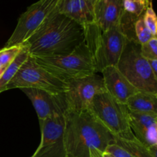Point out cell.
I'll return each instance as SVG.
<instances>
[{
  "label": "cell",
  "instance_id": "cell-1",
  "mask_svg": "<svg viewBox=\"0 0 157 157\" xmlns=\"http://www.w3.org/2000/svg\"><path fill=\"white\" fill-rule=\"evenodd\" d=\"M84 40V27L56 10L22 45L32 57L59 56L70 54Z\"/></svg>",
  "mask_w": 157,
  "mask_h": 157
},
{
  "label": "cell",
  "instance_id": "cell-3",
  "mask_svg": "<svg viewBox=\"0 0 157 157\" xmlns=\"http://www.w3.org/2000/svg\"><path fill=\"white\" fill-rule=\"evenodd\" d=\"M85 41L88 44L97 73L106 67H117L126 44L130 40L121 25L101 32L94 24L84 27Z\"/></svg>",
  "mask_w": 157,
  "mask_h": 157
},
{
  "label": "cell",
  "instance_id": "cell-7",
  "mask_svg": "<svg viewBox=\"0 0 157 157\" xmlns=\"http://www.w3.org/2000/svg\"><path fill=\"white\" fill-rule=\"evenodd\" d=\"M13 88H35L62 94L66 90V83L53 76L29 55L6 86L5 91Z\"/></svg>",
  "mask_w": 157,
  "mask_h": 157
},
{
  "label": "cell",
  "instance_id": "cell-21",
  "mask_svg": "<svg viewBox=\"0 0 157 157\" xmlns=\"http://www.w3.org/2000/svg\"><path fill=\"white\" fill-rule=\"evenodd\" d=\"M22 48V45L4 47L0 49V65L6 67L13 61Z\"/></svg>",
  "mask_w": 157,
  "mask_h": 157
},
{
  "label": "cell",
  "instance_id": "cell-25",
  "mask_svg": "<svg viewBox=\"0 0 157 157\" xmlns=\"http://www.w3.org/2000/svg\"><path fill=\"white\" fill-rule=\"evenodd\" d=\"M147 61H148L149 64H150V67H151L153 73L157 76V58H155V59H150L147 60Z\"/></svg>",
  "mask_w": 157,
  "mask_h": 157
},
{
  "label": "cell",
  "instance_id": "cell-18",
  "mask_svg": "<svg viewBox=\"0 0 157 157\" xmlns=\"http://www.w3.org/2000/svg\"><path fill=\"white\" fill-rule=\"evenodd\" d=\"M115 144L123 147L124 150L130 153L133 157H153L147 147L136 138L132 140H126L115 137Z\"/></svg>",
  "mask_w": 157,
  "mask_h": 157
},
{
  "label": "cell",
  "instance_id": "cell-24",
  "mask_svg": "<svg viewBox=\"0 0 157 157\" xmlns=\"http://www.w3.org/2000/svg\"><path fill=\"white\" fill-rule=\"evenodd\" d=\"M104 153L112 157H133L129 152L115 143L109 145Z\"/></svg>",
  "mask_w": 157,
  "mask_h": 157
},
{
  "label": "cell",
  "instance_id": "cell-6",
  "mask_svg": "<svg viewBox=\"0 0 157 157\" xmlns=\"http://www.w3.org/2000/svg\"><path fill=\"white\" fill-rule=\"evenodd\" d=\"M90 111L115 137L134 139L129 124V110L107 91L95 96Z\"/></svg>",
  "mask_w": 157,
  "mask_h": 157
},
{
  "label": "cell",
  "instance_id": "cell-10",
  "mask_svg": "<svg viewBox=\"0 0 157 157\" xmlns=\"http://www.w3.org/2000/svg\"><path fill=\"white\" fill-rule=\"evenodd\" d=\"M41 138L30 157H67L64 146V115L39 121Z\"/></svg>",
  "mask_w": 157,
  "mask_h": 157
},
{
  "label": "cell",
  "instance_id": "cell-2",
  "mask_svg": "<svg viewBox=\"0 0 157 157\" xmlns=\"http://www.w3.org/2000/svg\"><path fill=\"white\" fill-rule=\"evenodd\" d=\"M64 146L67 157H89L90 151L104 153L115 143L112 135L90 110L83 112L67 110L64 113Z\"/></svg>",
  "mask_w": 157,
  "mask_h": 157
},
{
  "label": "cell",
  "instance_id": "cell-4",
  "mask_svg": "<svg viewBox=\"0 0 157 157\" xmlns=\"http://www.w3.org/2000/svg\"><path fill=\"white\" fill-rule=\"evenodd\" d=\"M33 58L40 66L64 83L97 73L91 51L85 40L67 55Z\"/></svg>",
  "mask_w": 157,
  "mask_h": 157
},
{
  "label": "cell",
  "instance_id": "cell-20",
  "mask_svg": "<svg viewBox=\"0 0 157 157\" xmlns=\"http://www.w3.org/2000/svg\"><path fill=\"white\" fill-rule=\"evenodd\" d=\"M134 33H135V38L139 44H143L148 41L149 40L151 39L153 37V35L147 25H145L144 21L143 16L140 17L139 18L136 20L134 23Z\"/></svg>",
  "mask_w": 157,
  "mask_h": 157
},
{
  "label": "cell",
  "instance_id": "cell-9",
  "mask_svg": "<svg viewBox=\"0 0 157 157\" xmlns=\"http://www.w3.org/2000/svg\"><path fill=\"white\" fill-rule=\"evenodd\" d=\"M105 90L102 76L98 73L67 81L64 93L67 110L74 112L89 110L95 96Z\"/></svg>",
  "mask_w": 157,
  "mask_h": 157
},
{
  "label": "cell",
  "instance_id": "cell-13",
  "mask_svg": "<svg viewBox=\"0 0 157 157\" xmlns=\"http://www.w3.org/2000/svg\"><path fill=\"white\" fill-rule=\"evenodd\" d=\"M123 0H95L94 25L101 32L121 25L124 15Z\"/></svg>",
  "mask_w": 157,
  "mask_h": 157
},
{
  "label": "cell",
  "instance_id": "cell-15",
  "mask_svg": "<svg viewBox=\"0 0 157 157\" xmlns=\"http://www.w3.org/2000/svg\"><path fill=\"white\" fill-rule=\"evenodd\" d=\"M57 10L84 28L94 24V5L88 0H58Z\"/></svg>",
  "mask_w": 157,
  "mask_h": 157
},
{
  "label": "cell",
  "instance_id": "cell-19",
  "mask_svg": "<svg viewBox=\"0 0 157 157\" xmlns=\"http://www.w3.org/2000/svg\"><path fill=\"white\" fill-rule=\"evenodd\" d=\"M151 5L150 0H123L124 12L136 19L143 16L147 8Z\"/></svg>",
  "mask_w": 157,
  "mask_h": 157
},
{
  "label": "cell",
  "instance_id": "cell-14",
  "mask_svg": "<svg viewBox=\"0 0 157 157\" xmlns=\"http://www.w3.org/2000/svg\"><path fill=\"white\" fill-rule=\"evenodd\" d=\"M101 73L106 91L122 104H126L128 98L138 91L117 67H107Z\"/></svg>",
  "mask_w": 157,
  "mask_h": 157
},
{
  "label": "cell",
  "instance_id": "cell-8",
  "mask_svg": "<svg viewBox=\"0 0 157 157\" xmlns=\"http://www.w3.org/2000/svg\"><path fill=\"white\" fill-rule=\"evenodd\" d=\"M58 3V0H38L28 7L18 18L6 47L22 45L57 10Z\"/></svg>",
  "mask_w": 157,
  "mask_h": 157
},
{
  "label": "cell",
  "instance_id": "cell-5",
  "mask_svg": "<svg viewBox=\"0 0 157 157\" xmlns=\"http://www.w3.org/2000/svg\"><path fill=\"white\" fill-rule=\"evenodd\" d=\"M117 67L138 90L157 95V76L141 55L136 40H129Z\"/></svg>",
  "mask_w": 157,
  "mask_h": 157
},
{
  "label": "cell",
  "instance_id": "cell-28",
  "mask_svg": "<svg viewBox=\"0 0 157 157\" xmlns=\"http://www.w3.org/2000/svg\"><path fill=\"white\" fill-rule=\"evenodd\" d=\"M104 157H112V156H110V155L107 154V153H104Z\"/></svg>",
  "mask_w": 157,
  "mask_h": 157
},
{
  "label": "cell",
  "instance_id": "cell-23",
  "mask_svg": "<svg viewBox=\"0 0 157 157\" xmlns=\"http://www.w3.org/2000/svg\"><path fill=\"white\" fill-rule=\"evenodd\" d=\"M143 18L145 25L153 36L156 37L157 33V20H156V15L155 14L154 10L153 9V6H150L147 9V10L144 12V15H143Z\"/></svg>",
  "mask_w": 157,
  "mask_h": 157
},
{
  "label": "cell",
  "instance_id": "cell-17",
  "mask_svg": "<svg viewBox=\"0 0 157 157\" xmlns=\"http://www.w3.org/2000/svg\"><path fill=\"white\" fill-rule=\"evenodd\" d=\"M29 56V55L28 53L27 49L22 45L21 52L15 57V59L6 67L2 75L0 77V93L5 91L6 86L10 82L11 80L13 78L19 67L26 61Z\"/></svg>",
  "mask_w": 157,
  "mask_h": 157
},
{
  "label": "cell",
  "instance_id": "cell-26",
  "mask_svg": "<svg viewBox=\"0 0 157 157\" xmlns=\"http://www.w3.org/2000/svg\"><path fill=\"white\" fill-rule=\"evenodd\" d=\"M89 157H104V153L97 150H92L90 151Z\"/></svg>",
  "mask_w": 157,
  "mask_h": 157
},
{
  "label": "cell",
  "instance_id": "cell-11",
  "mask_svg": "<svg viewBox=\"0 0 157 157\" xmlns=\"http://www.w3.org/2000/svg\"><path fill=\"white\" fill-rule=\"evenodd\" d=\"M32 101L39 121L64 115L67 104L64 93L54 94L35 88H21Z\"/></svg>",
  "mask_w": 157,
  "mask_h": 157
},
{
  "label": "cell",
  "instance_id": "cell-22",
  "mask_svg": "<svg viewBox=\"0 0 157 157\" xmlns=\"http://www.w3.org/2000/svg\"><path fill=\"white\" fill-rule=\"evenodd\" d=\"M140 53L147 60L157 58V38L153 37L143 44H140Z\"/></svg>",
  "mask_w": 157,
  "mask_h": 157
},
{
  "label": "cell",
  "instance_id": "cell-29",
  "mask_svg": "<svg viewBox=\"0 0 157 157\" xmlns=\"http://www.w3.org/2000/svg\"><path fill=\"white\" fill-rule=\"evenodd\" d=\"M88 1H90V2H92V3H93V5H94V1H95V0H88Z\"/></svg>",
  "mask_w": 157,
  "mask_h": 157
},
{
  "label": "cell",
  "instance_id": "cell-12",
  "mask_svg": "<svg viewBox=\"0 0 157 157\" xmlns=\"http://www.w3.org/2000/svg\"><path fill=\"white\" fill-rule=\"evenodd\" d=\"M129 124L133 136L146 147L157 146V115L129 110Z\"/></svg>",
  "mask_w": 157,
  "mask_h": 157
},
{
  "label": "cell",
  "instance_id": "cell-16",
  "mask_svg": "<svg viewBox=\"0 0 157 157\" xmlns=\"http://www.w3.org/2000/svg\"><path fill=\"white\" fill-rule=\"evenodd\" d=\"M126 105L133 113L157 115V95L138 90L128 98Z\"/></svg>",
  "mask_w": 157,
  "mask_h": 157
},
{
  "label": "cell",
  "instance_id": "cell-27",
  "mask_svg": "<svg viewBox=\"0 0 157 157\" xmlns=\"http://www.w3.org/2000/svg\"><path fill=\"white\" fill-rule=\"evenodd\" d=\"M6 67H3L2 69H1V70H0V77H1V75H2L3 71H5V69H6Z\"/></svg>",
  "mask_w": 157,
  "mask_h": 157
}]
</instances>
